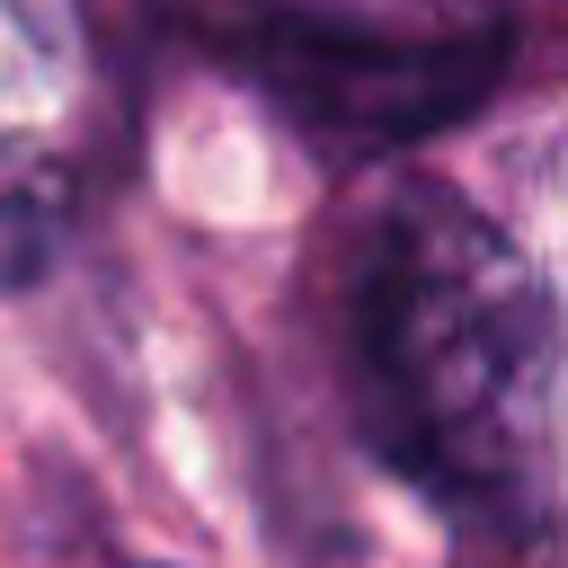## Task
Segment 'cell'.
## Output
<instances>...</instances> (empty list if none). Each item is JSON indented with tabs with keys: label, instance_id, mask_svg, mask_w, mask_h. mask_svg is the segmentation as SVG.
Wrapping results in <instances>:
<instances>
[{
	"label": "cell",
	"instance_id": "2",
	"mask_svg": "<svg viewBox=\"0 0 568 568\" xmlns=\"http://www.w3.org/2000/svg\"><path fill=\"white\" fill-rule=\"evenodd\" d=\"M240 71L293 115L302 142L328 160L399 151L444 124H462L515 53L506 18H453V27H373L328 9H257L231 36Z\"/></svg>",
	"mask_w": 568,
	"mask_h": 568
},
{
	"label": "cell",
	"instance_id": "1",
	"mask_svg": "<svg viewBox=\"0 0 568 568\" xmlns=\"http://www.w3.org/2000/svg\"><path fill=\"white\" fill-rule=\"evenodd\" d=\"M346 390L364 444L453 515L515 524L550 444V293L453 186L373 204L346 266Z\"/></svg>",
	"mask_w": 568,
	"mask_h": 568
}]
</instances>
